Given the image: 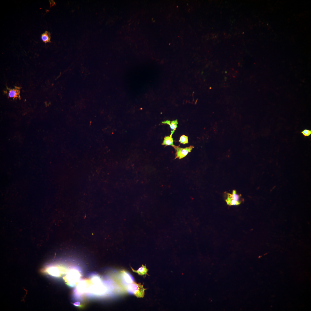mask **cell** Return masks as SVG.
Wrapping results in <instances>:
<instances>
[{
    "mask_svg": "<svg viewBox=\"0 0 311 311\" xmlns=\"http://www.w3.org/2000/svg\"><path fill=\"white\" fill-rule=\"evenodd\" d=\"M179 146L180 145L178 146L175 145L172 146L174 148L175 151V159L177 158H178L179 159H181L185 157L188 153L191 152L193 149L194 147L192 145L185 148H181Z\"/></svg>",
    "mask_w": 311,
    "mask_h": 311,
    "instance_id": "obj_4",
    "label": "cell"
},
{
    "mask_svg": "<svg viewBox=\"0 0 311 311\" xmlns=\"http://www.w3.org/2000/svg\"><path fill=\"white\" fill-rule=\"evenodd\" d=\"M162 123L164 124H166L169 125L171 129V134H172L176 130V128L177 127V125L178 124V122L177 119L171 121L167 120L166 121L162 122Z\"/></svg>",
    "mask_w": 311,
    "mask_h": 311,
    "instance_id": "obj_7",
    "label": "cell"
},
{
    "mask_svg": "<svg viewBox=\"0 0 311 311\" xmlns=\"http://www.w3.org/2000/svg\"><path fill=\"white\" fill-rule=\"evenodd\" d=\"M80 274L78 270L72 269L69 272L66 278V281L70 286H74L80 279Z\"/></svg>",
    "mask_w": 311,
    "mask_h": 311,
    "instance_id": "obj_3",
    "label": "cell"
},
{
    "mask_svg": "<svg viewBox=\"0 0 311 311\" xmlns=\"http://www.w3.org/2000/svg\"><path fill=\"white\" fill-rule=\"evenodd\" d=\"M181 143L183 144H187L188 143V137L184 135H182L180 138L179 141Z\"/></svg>",
    "mask_w": 311,
    "mask_h": 311,
    "instance_id": "obj_12",
    "label": "cell"
},
{
    "mask_svg": "<svg viewBox=\"0 0 311 311\" xmlns=\"http://www.w3.org/2000/svg\"><path fill=\"white\" fill-rule=\"evenodd\" d=\"M41 39L45 43L48 42H51V34L48 31H45L41 35Z\"/></svg>",
    "mask_w": 311,
    "mask_h": 311,
    "instance_id": "obj_11",
    "label": "cell"
},
{
    "mask_svg": "<svg viewBox=\"0 0 311 311\" xmlns=\"http://www.w3.org/2000/svg\"><path fill=\"white\" fill-rule=\"evenodd\" d=\"M21 88L20 87L17 86H15L14 88L13 89H9L7 88L8 90V96L14 99L17 98L20 99V90Z\"/></svg>",
    "mask_w": 311,
    "mask_h": 311,
    "instance_id": "obj_5",
    "label": "cell"
},
{
    "mask_svg": "<svg viewBox=\"0 0 311 311\" xmlns=\"http://www.w3.org/2000/svg\"><path fill=\"white\" fill-rule=\"evenodd\" d=\"M122 272V280L124 284L128 285L134 282L133 278L129 273L125 271Z\"/></svg>",
    "mask_w": 311,
    "mask_h": 311,
    "instance_id": "obj_6",
    "label": "cell"
},
{
    "mask_svg": "<svg viewBox=\"0 0 311 311\" xmlns=\"http://www.w3.org/2000/svg\"><path fill=\"white\" fill-rule=\"evenodd\" d=\"M47 272L50 274L55 276L59 275L60 272L58 268L56 267H51L48 268L46 270Z\"/></svg>",
    "mask_w": 311,
    "mask_h": 311,
    "instance_id": "obj_10",
    "label": "cell"
},
{
    "mask_svg": "<svg viewBox=\"0 0 311 311\" xmlns=\"http://www.w3.org/2000/svg\"><path fill=\"white\" fill-rule=\"evenodd\" d=\"M172 135L171 134L169 136H166L164 138L162 145H165V146L168 145L172 146H174L175 145L173 144V138L172 137Z\"/></svg>",
    "mask_w": 311,
    "mask_h": 311,
    "instance_id": "obj_9",
    "label": "cell"
},
{
    "mask_svg": "<svg viewBox=\"0 0 311 311\" xmlns=\"http://www.w3.org/2000/svg\"><path fill=\"white\" fill-rule=\"evenodd\" d=\"M143 285L133 282L127 285V290L130 294L134 295L138 298L143 297L144 296L145 291L146 289L143 287Z\"/></svg>",
    "mask_w": 311,
    "mask_h": 311,
    "instance_id": "obj_1",
    "label": "cell"
},
{
    "mask_svg": "<svg viewBox=\"0 0 311 311\" xmlns=\"http://www.w3.org/2000/svg\"><path fill=\"white\" fill-rule=\"evenodd\" d=\"M241 195L238 194L236 190H233L232 194L227 193V198L225 201L229 206L239 205L243 201L241 198Z\"/></svg>",
    "mask_w": 311,
    "mask_h": 311,
    "instance_id": "obj_2",
    "label": "cell"
},
{
    "mask_svg": "<svg viewBox=\"0 0 311 311\" xmlns=\"http://www.w3.org/2000/svg\"><path fill=\"white\" fill-rule=\"evenodd\" d=\"M133 272L137 273L139 275L141 276H145L147 275L149 276L147 274L148 270L147 268L145 265L144 266L142 265V266L139 268L137 270H135L131 267H130Z\"/></svg>",
    "mask_w": 311,
    "mask_h": 311,
    "instance_id": "obj_8",
    "label": "cell"
},
{
    "mask_svg": "<svg viewBox=\"0 0 311 311\" xmlns=\"http://www.w3.org/2000/svg\"><path fill=\"white\" fill-rule=\"evenodd\" d=\"M301 132L305 137L309 136L311 134V130L305 129Z\"/></svg>",
    "mask_w": 311,
    "mask_h": 311,
    "instance_id": "obj_13",
    "label": "cell"
}]
</instances>
